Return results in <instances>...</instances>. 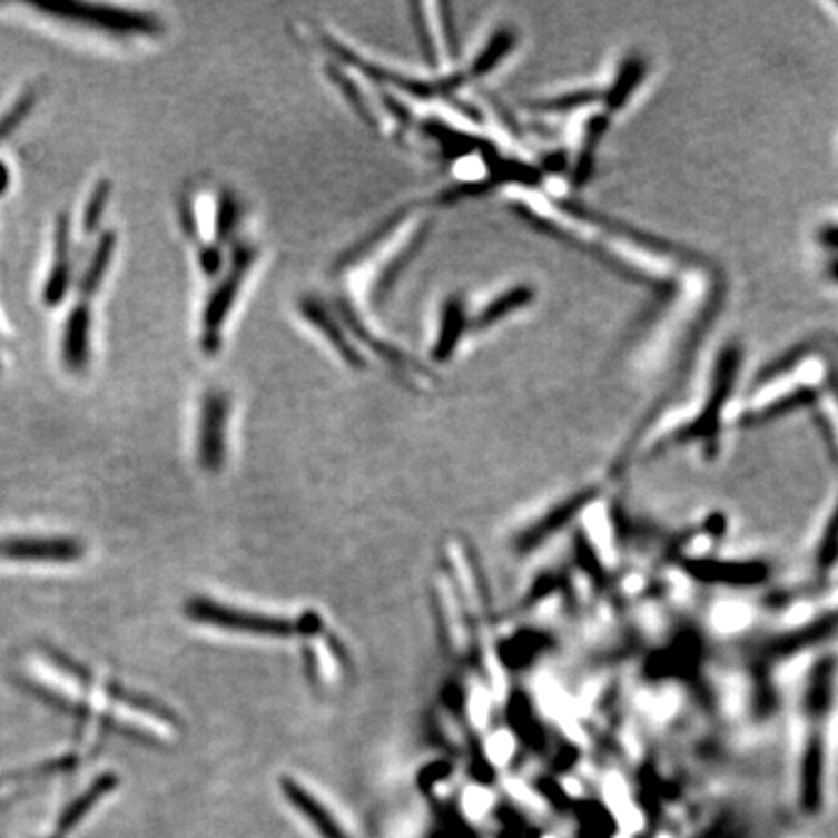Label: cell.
Returning a JSON list of instances; mask_svg holds the SVG:
<instances>
[{
	"instance_id": "1",
	"label": "cell",
	"mask_w": 838,
	"mask_h": 838,
	"mask_svg": "<svg viewBox=\"0 0 838 838\" xmlns=\"http://www.w3.org/2000/svg\"><path fill=\"white\" fill-rule=\"evenodd\" d=\"M185 613L190 620L211 625V628L227 629L235 633L279 637V639H286L292 634H317L323 629V623L315 613H305L299 620H287V618L229 608L208 598L190 600L185 605Z\"/></svg>"
},
{
	"instance_id": "2",
	"label": "cell",
	"mask_w": 838,
	"mask_h": 838,
	"mask_svg": "<svg viewBox=\"0 0 838 838\" xmlns=\"http://www.w3.org/2000/svg\"><path fill=\"white\" fill-rule=\"evenodd\" d=\"M258 250L250 243H235L231 260L226 273L218 279V286L211 292L205 305L203 315V333H200V346L206 354H218L221 346V331L226 325L229 310L237 302V295L241 292L243 282L250 273V268L257 260Z\"/></svg>"
},
{
	"instance_id": "3",
	"label": "cell",
	"mask_w": 838,
	"mask_h": 838,
	"mask_svg": "<svg viewBox=\"0 0 838 838\" xmlns=\"http://www.w3.org/2000/svg\"><path fill=\"white\" fill-rule=\"evenodd\" d=\"M33 7L43 10L47 14L93 26L98 30L111 31L119 36H158L159 31L164 30V26L156 16L129 10V8L90 4V2H75V0L36 2Z\"/></svg>"
},
{
	"instance_id": "4",
	"label": "cell",
	"mask_w": 838,
	"mask_h": 838,
	"mask_svg": "<svg viewBox=\"0 0 838 838\" xmlns=\"http://www.w3.org/2000/svg\"><path fill=\"white\" fill-rule=\"evenodd\" d=\"M229 398L221 391L206 393L198 420V462L200 469L218 474L226 462V430Z\"/></svg>"
},
{
	"instance_id": "5",
	"label": "cell",
	"mask_w": 838,
	"mask_h": 838,
	"mask_svg": "<svg viewBox=\"0 0 838 838\" xmlns=\"http://www.w3.org/2000/svg\"><path fill=\"white\" fill-rule=\"evenodd\" d=\"M741 349L740 346H728L718 355L717 373H714V385L710 393L707 408L702 416L693 425L680 431L678 441H691V438L714 437L717 435L718 423H720V412L724 406L726 398L732 394L733 381L740 369Z\"/></svg>"
},
{
	"instance_id": "6",
	"label": "cell",
	"mask_w": 838,
	"mask_h": 838,
	"mask_svg": "<svg viewBox=\"0 0 838 838\" xmlns=\"http://www.w3.org/2000/svg\"><path fill=\"white\" fill-rule=\"evenodd\" d=\"M82 555V542L76 538L12 536L0 540V558L18 563H75Z\"/></svg>"
},
{
	"instance_id": "7",
	"label": "cell",
	"mask_w": 838,
	"mask_h": 838,
	"mask_svg": "<svg viewBox=\"0 0 838 838\" xmlns=\"http://www.w3.org/2000/svg\"><path fill=\"white\" fill-rule=\"evenodd\" d=\"M299 310H302L303 318L325 336L328 344L338 352V355L344 362L348 363L349 367H354V369L365 367V359L359 354V349H355L354 344L349 342L348 334L344 331V326L338 323V318L334 317L333 310L325 307V303L318 302L317 297H313V295H307L299 302Z\"/></svg>"
},
{
	"instance_id": "8",
	"label": "cell",
	"mask_w": 838,
	"mask_h": 838,
	"mask_svg": "<svg viewBox=\"0 0 838 838\" xmlns=\"http://www.w3.org/2000/svg\"><path fill=\"white\" fill-rule=\"evenodd\" d=\"M279 786H282V792L286 796V800L315 827V831L321 835V838H349L348 832L342 829L333 814L313 793L307 792L299 782H295L292 778H282Z\"/></svg>"
},
{
	"instance_id": "9",
	"label": "cell",
	"mask_w": 838,
	"mask_h": 838,
	"mask_svg": "<svg viewBox=\"0 0 838 838\" xmlns=\"http://www.w3.org/2000/svg\"><path fill=\"white\" fill-rule=\"evenodd\" d=\"M466 328H469V317H466L464 299L461 295L446 297L443 309H441L437 338H435V344L431 348V359L437 363L448 362L459 348Z\"/></svg>"
},
{
	"instance_id": "10",
	"label": "cell",
	"mask_w": 838,
	"mask_h": 838,
	"mask_svg": "<svg viewBox=\"0 0 838 838\" xmlns=\"http://www.w3.org/2000/svg\"><path fill=\"white\" fill-rule=\"evenodd\" d=\"M90 310L83 305H76L67 321L62 338V357L72 371L86 367L90 357Z\"/></svg>"
},
{
	"instance_id": "11",
	"label": "cell",
	"mask_w": 838,
	"mask_h": 838,
	"mask_svg": "<svg viewBox=\"0 0 838 838\" xmlns=\"http://www.w3.org/2000/svg\"><path fill=\"white\" fill-rule=\"evenodd\" d=\"M69 260V219L61 216L55 234V266L43 289V302L47 305H59L67 295L70 284Z\"/></svg>"
},
{
	"instance_id": "12",
	"label": "cell",
	"mask_w": 838,
	"mask_h": 838,
	"mask_svg": "<svg viewBox=\"0 0 838 838\" xmlns=\"http://www.w3.org/2000/svg\"><path fill=\"white\" fill-rule=\"evenodd\" d=\"M430 237V226L420 227V231L410 239L408 245L394 255L393 260L381 270L378 274L375 287L371 289V297L375 299V303L385 302L386 295L393 292V287L396 286V282L401 279L402 273L408 268L410 263L417 257V253L423 249V245Z\"/></svg>"
},
{
	"instance_id": "13",
	"label": "cell",
	"mask_w": 838,
	"mask_h": 838,
	"mask_svg": "<svg viewBox=\"0 0 838 838\" xmlns=\"http://www.w3.org/2000/svg\"><path fill=\"white\" fill-rule=\"evenodd\" d=\"M534 299V289L530 286H514L511 289H506L505 294L499 295L493 302L485 305L484 310L472 321V328L474 331H484L490 326L495 325L499 321L509 317L514 310L526 307Z\"/></svg>"
},
{
	"instance_id": "14",
	"label": "cell",
	"mask_w": 838,
	"mask_h": 838,
	"mask_svg": "<svg viewBox=\"0 0 838 838\" xmlns=\"http://www.w3.org/2000/svg\"><path fill=\"white\" fill-rule=\"evenodd\" d=\"M117 785H119V778L115 777L114 772L101 775V777H99L98 780H96V782H93V785H91L90 788L78 798V800L72 801L69 808L65 809V814H62L61 819H59V825H57V837L55 838L62 837L65 832L75 829L76 825L80 824V819H82L83 816H88V811H90V809L93 808L103 796L111 792Z\"/></svg>"
},
{
	"instance_id": "15",
	"label": "cell",
	"mask_w": 838,
	"mask_h": 838,
	"mask_svg": "<svg viewBox=\"0 0 838 838\" xmlns=\"http://www.w3.org/2000/svg\"><path fill=\"white\" fill-rule=\"evenodd\" d=\"M610 119L605 115H597L590 119L586 125V132H584V142H582L581 156L576 159V166H574L573 183L581 189L594 171V158H597V148L602 137L608 130Z\"/></svg>"
},
{
	"instance_id": "16",
	"label": "cell",
	"mask_w": 838,
	"mask_h": 838,
	"mask_svg": "<svg viewBox=\"0 0 838 838\" xmlns=\"http://www.w3.org/2000/svg\"><path fill=\"white\" fill-rule=\"evenodd\" d=\"M644 72H647V67H644V61H642L641 57H629V59L623 61L615 82L612 83V88L605 93L608 111H618L620 107L628 103V99L631 98L634 88L642 82Z\"/></svg>"
},
{
	"instance_id": "17",
	"label": "cell",
	"mask_w": 838,
	"mask_h": 838,
	"mask_svg": "<svg viewBox=\"0 0 838 838\" xmlns=\"http://www.w3.org/2000/svg\"><path fill=\"white\" fill-rule=\"evenodd\" d=\"M516 43V33L509 28H501L491 36L490 41L485 43L484 49L477 53L476 59L470 65L469 75L480 76L490 75L491 70L501 65L506 55L511 53Z\"/></svg>"
},
{
	"instance_id": "18",
	"label": "cell",
	"mask_w": 838,
	"mask_h": 838,
	"mask_svg": "<svg viewBox=\"0 0 838 838\" xmlns=\"http://www.w3.org/2000/svg\"><path fill=\"white\" fill-rule=\"evenodd\" d=\"M115 245H117V237H115L114 231H109V234L103 235L99 239L96 253L91 257L90 266H88V270L83 274L82 284H80L83 295L93 294L98 289L99 284L103 282V276H106L107 268H109L111 258H114Z\"/></svg>"
},
{
	"instance_id": "19",
	"label": "cell",
	"mask_w": 838,
	"mask_h": 838,
	"mask_svg": "<svg viewBox=\"0 0 838 838\" xmlns=\"http://www.w3.org/2000/svg\"><path fill=\"white\" fill-rule=\"evenodd\" d=\"M241 219V206L235 198L234 193L221 190L219 193L218 206H216V245L231 241L235 229L239 226Z\"/></svg>"
},
{
	"instance_id": "20",
	"label": "cell",
	"mask_w": 838,
	"mask_h": 838,
	"mask_svg": "<svg viewBox=\"0 0 838 838\" xmlns=\"http://www.w3.org/2000/svg\"><path fill=\"white\" fill-rule=\"evenodd\" d=\"M111 197V183L103 179L96 185V189L91 190L90 198H88V205L83 208V234L90 235L96 231V227L101 221L103 210H106L107 200Z\"/></svg>"
},
{
	"instance_id": "21",
	"label": "cell",
	"mask_w": 838,
	"mask_h": 838,
	"mask_svg": "<svg viewBox=\"0 0 838 838\" xmlns=\"http://www.w3.org/2000/svg\"><path fill=\"white\" fill-rule=\"evenodd\" d=\"M36 99H38L36 90L23 91L22 98L10 107V111L0 119V142L10 137L18 129V125L30 115L31 109L36 106Z\"/></svg>"
},
{
	"instance_id": "22",
	"label": "cell",
	"mask_w": 838,
	"mask_h": 838,
	"mask_svg": "<svg viewBox=\"0 0 838 838\" xmlns=\"http://www.w3.org/2000/svg\"><path fill=\"white\" fill-rule=\"evenodd\" d=\"M412 10H414L412 22H414V30H416L423 59H425L431 67H435V65H437V47H435V41H433V36H431L427 18L423 14V8L420 7V4H414Z\"/></svg>"
},
{
	"instance_id": "23",
	"label": "cell",
	"mask_w": 838,
	"mask_h": 838,
	"mask_svg": "<svg viewBox=\"0 0 838 838\" xmlns=\"http://www.w3.org/2000/svg\"><path fill=\"white\" fill-rule=\"evenodd\" d=\"M816 396L817 393L814 388H809V386L808 388H800L796 393L788 394L782 401H778L777 404H772V406H769L761 414H757V422L761 417L763 420H772V417L780 416V414H786V412H792V410L800 408V406L811 404V402L816 401Z\"/></svg>"
},
{
	"instance_id": "24",
	"label": "cell",
	"mask_w": 838,
	"mask_h": 838,
	"mask_svg": "<svg viewBox=\"0 0 838 838\" xmlns=\"http://www.w3.org/2000/svg\"><path fill=\"white\" fill-rule=\"evenodd\" d=\"M600 98L598 91H576V93H566L563 98L545 99L536 103L540 111H552V114H561V111H571L576 107L586 106Z\"/></svg>"
},
{
	"instance_id": "25",
	"label": "cell",
	"mask_w": 838,
	"mask_h": 838,
	"mask_svg": "<svg viewBox=\"0 0 838 838\" xmlns=\"http://www.w3.org/2000/svg\"><path fill=\"white\" fill-rule=\"evenodd\" d=\"M328 75H331V80L341 88L344 98L348 99L349 103L355 107V111L359 114V117L367 122L373 121L371 119L369 107H367L365 99L362 98V93L355 88V83L349 80L348 76L342 75L341 70H336L334 67H328Z\"/></svg>"
},
{
	"instance_id": "26",
	"label": "cell",
	"mask_w": 838,
	"mask_h": 838,
	"mask_svg": "<svg viewBox=\"0 0 838 838\" xmlns=\"http://www.w3.org/2000/svg\"><path fill=\"white\" fill-rule=\"evenodd\" d=\"M198 260H200V268L206 276H216L221 273V266H224V257H221V247L219 245H203L198 249Z\"/></svg>"
},
{
	"instance_id": "27",
	"label": "cell",
	"mask_w": 838,
	"mask_h": 838,
	"mask_svg": "<svg viewBox=\"0 0 838 838\" xmlns=\"http://www.w3.org/2000/svg\"><path fill=\"white\" fill-rule=\"evenodd\" d=\"M441 23H443V33H445V43L448 53L456 57L459 55V33L454 28V20L451 18L453 14H448L451 7L448 4H441Z\"/></svg>"
},
{
	"instance_id": "28",
	"label": "cell",
	"mask_w": 838,
	"mask_h": 838,
	"mask_svg": "<svg viewBox=\"0 0 838 838\" xmlns=\"http://www.w3.org/2000/svg\"><path fill=\"white\" fill-rule=\"evenodd\" d=\"M446 772H448L446 765H435V767H431L430 772L422 775L420 782H422L423 788H430L433 782H437L441 778L446 777Z\"/></svg>"
},
{
	"instance_id": "29",
	"label": "cell",
	"mask_w": 838,
	"mask_h": 838,
	"mask_svg": "<svg viewBox=\"0 0 838 838\" xmlns=\"http://www.w3.org/2000/svg\"><path fill=\"white\" fill-rule=\"evenodd\" d=\"M565 166V154L559 151V154H552L550 158L545 159V169L548 171H561Z\"/></svg>"
},
{
	"instance_id": "30",
	"label": "cell",
	"mask_w": 838,
	"mask_h": 838,
	"mask_svg": "<svg viewBox=\"0 0 838 838\" xmlns=\"http://www.w3.org/2000/svg\"><path fill=\"white\" fill-rule=\"evenodd\" d=\"M821 241L832 247V249H838V226L825 227L824 231H821Z\"/></svg>"
},
{
	"instance_id": "31",
	"label": "cell",
	"mask_w": 838,
	"mask_h": 838,
	"mask_svg": "<svg viewBox=\"0 0 838 838\" xmlns=\"http://www.w3.org/2000/svg\"><path fill=\"white\" fill-rule=\"evenodd\" d=\"M8 183H10V175L4 164H0V195H4V190L8 189Z\"/></svg>"
},
{
	"instance_id": "32",
	"label": "cell",
	"mask_w": 838,
	"mask_h": 838,
	"mask_svg": "<svg viewBox=\"0 0 838 838\" xmlns=\"http://www.w3.org/2000/svg\"><path fill=\"white\" fill-rule=\"evenodd\" d=\"M829 276H831L835 282H838V258L837 260H832L831 266H829Z\"/></svg>"
}]
</instances>
